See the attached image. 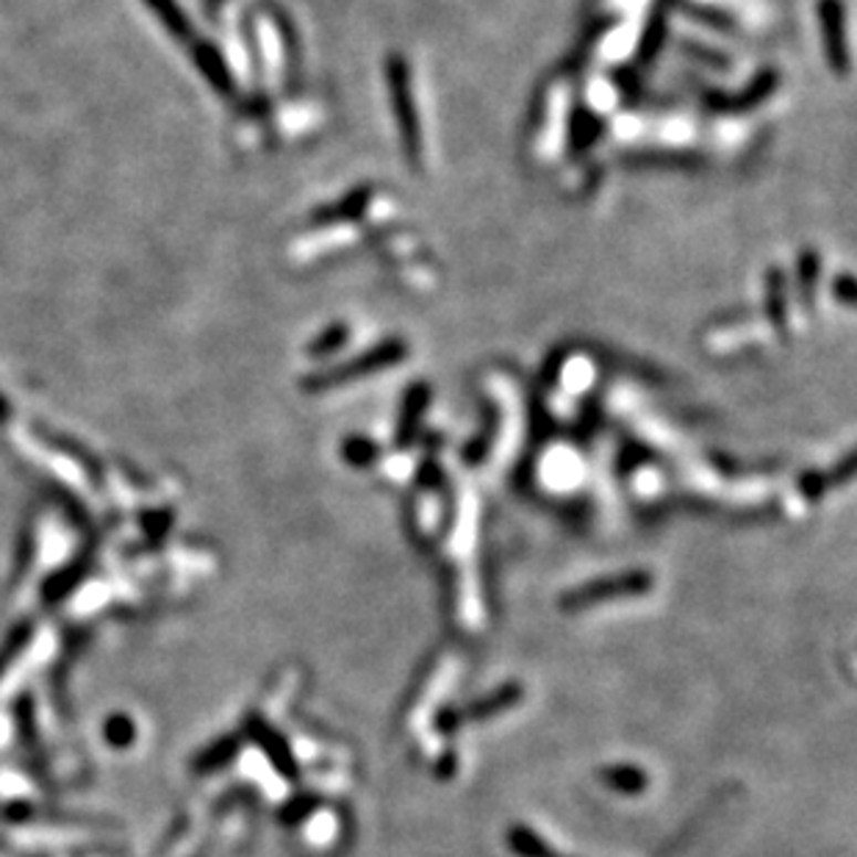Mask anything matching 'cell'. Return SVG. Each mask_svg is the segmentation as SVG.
I'll use <instances>...</instances> for the list:
<instances>
[{
	"label": "cell",
	"instance_id": "cell-2",
	"mask_svg": "<svg viewBox=\"0 0 857 857\" xmlns=\"http://www.w3.org/2000/svg\"><path fill=\"white\" fill-rule=\"evenodd\" d=\"M103 739H106L108 746H114V750H125V746L134 744L136 739L134 722H130L128 717H123V713H117V717L108 719L106 728H103Z\"/></svg>",
	"mask_w": 857,
	"mask_h": 857
},
{
	"label": "cell",
	"instance_id": "cell-3",
	"mask_svg": "<svg viewBox=\"0 0 857 857\" xmlns=\"http://www.w3.org/2000/svg\"><path fill=\"white\" fill-rule=\"evenodd\" d=\"M233 755H237V741L222 739L220 744H215V746H209L206 752H200V757L195 761V769H198V772H209V769H217V766H222V763L231 761Z\"/></svg>",
	"mask_w": 857,
	"mask_h": 857
},
{
	"label": "cell",
	"instance_id": "cell-1",
	"mask_svg": "<svg viewBox=\"0 0 857 857\" xmlns=\"http://www.w3.org/2000/svg\"><path fill=\"white\" fill-rule=\"evenodd\" d=\"M29 641H31V625H20L18 630H14L12 636L7 638V644L0 647V677L7 675L9 666H12L14 660H18L20 655L25 652Z\"/></svg>",
	"mask_w": 857,
	"mask_h": 857
}]
</instances>
